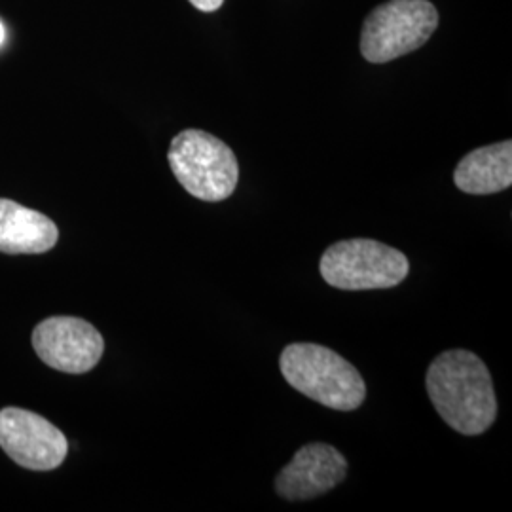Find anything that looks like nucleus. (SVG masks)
Returning <instances> with one entry per match:
<instances>
[{
    "label": "nucleus",
    "instance_id": "1",
    "mask_svg": "<svg viewBox=\"0 0 512 512\" xmlns=\"http://www.w3.org/2000/svg\"><path fill=\"white\" fill-rule=\"evenodd\" d=\"M425 387L437 414L465 437L486 433L497 418L494 382L473 351L450 349L427 368Z\"/></svg>",
    "mask_w": 512,
    "mask_h": 512
},
{
    "label": "nucleus",
    "instance_id": "2",
    "mask_svg": "<svg viewBox=\"0 0 512 512\" xmlns=\"http://www.w3.org/2000/svg\"><path fill=\"white\" fill-rule=\"evenodd\" d=\"M279 368L293 389L330 410L351 412L365 403L366 384L361 372L325 346L291 344L283 349Z\"/></svg>",
    "mask_w": 512,
    "mask_h": 512
},
{
    "label": "nucleus",
    "instance_id": "3",
    "mask_svg": "<svg viewBox=\"0 0 512 512\" xmlns=\"http://www.w3.org/2000/svg\"><path fill=\"white\" fill-rule=\"evenodd\" d=\"M167 160L184 190L202 202H224L239 181L236 154L202 129H184L169 147Z\"/></svg>",
    "mask_w": 512,
    "mask_h": 512
},
{
    "label": "nucleus",
    "instance_id": "4",
    "mask_svg": "<svg viewBox=\"0 0 512 512\" xmlns=\"http://www.w3.org/2000/svg\"><path fill=\"white\" fill-rule=\"evenodd\" d=\"M319 272L340 291H374L401 285L410 272L404 253L376 239H346L321 256Z\"/></svg>",
    "mask_w": 512,
    "mask_h": 512
},
{
    "label": "nucleus",
    "instance_id": "5",
    "mask_svg": "<svg viewBox=\"0 0 512 512\" xmlns=\"http://www.w3.org/2000/svg\"><path fill=\"white\" fill-rule=\"evenodd\" d=\"M437 25L439 12L429 0H389L366 16L361 54L370 63L393 61L421 48Z\"/></svg>",
    "mask_w": 512,
    "mask_h": 512
},
{
    "label": "nucleus",
    "instance_id": "6",
    "mask_svg": "<svg viewBox=\"0 0 512 512\" xmlns=\"http://www.w3.org/2000/svg\"><path fill=\"white\" fill-rule=\"evenodd\" d=\"M33 348L42 363L65 372L86 374L105 353V340L92 323L78 317H50L33 330Z\"/></svg>",
    "mask_w": 512,
    "mask_h": 512
},
{
    "label": "nucleus",
    "instance_id": "7",
    "mask_svg": "<svg viewBox=\"0 0 512 512\" xmlns=\"http://www.w3.org/2000/svg\"><path fill=\"white\" fill-rule=\"evenodd\" d=\"M0 448L31 471H54L69 452L65 435L55 425L21 408L0 410Z\"/></svg>",
    "mask_w": 512,
    "mask_h": 512
},
{
    "label": "nucleus",
    "instance_id": "8",
    "mask_svg": "<svg viewBox=\"0 0 512 512\" xmlns=\"http://www.w3.org/2000/svg\"><path fill=\"white\" fill-rule=\"evenodd\" d=\"M348 476V459L325 442L304 444L275 476V492L287 501L329 494Z\"/></svg>",
    "mask_w": 512,
    "mask_h": 512
},
{
    "label": "nucleus",
    "instance_id": "9",
    "mask_svg": "<svg viewBox=\"0 0 512 512\" xmlns=\"http://www.w3.org/2000/svg\"><path fill=\"white\" fill-rule=\"evenodd\" d=\"M57 239L59 230L50 217L0 198V253L40 255L52 251Z\"/></svg>",
    "mask_w": 512,
    "mask_h": 512
},
{
    "label": "nucleus",
    "instance_id": "10",
    "mask_svg": "<svg viewBox=\"0 0 512 512\" xmlns=\"http://www.w3.org/2000/svg\"><path fill=\"white\" fill-rule=\"evenodd\" d=\"M454 183L461 192L490 196L512 184V143L503 141L469 152L454 171Z\"/></svg>",
    "mask_w": 512,
    "mask_h": 512
},
{
    "label": "nucleus",
    "instance_id": "11",
    "mask_svg": "<svg viewBox=\"0 0 512 512\" xmlns=\"http://www.w3.org/2000/svg\"><path fill=\"white\" fill-rule=\"evenodd\" d=\"M192 6H196L200 12H217L224 0H190Z\"/></svg>",
    "mask_w": 512,
    "mask_h": 512
},
{
    "label": "nucleus",
    "instance_id": "12",
    "mask_svg": "<svg viewBox=\"0 0 512 512\" xmlns=\"http://www.w3.org/2000/svg\"><path fill=\"white\" fill-rule=\"evenodd\" d=\"M4 38H6V31H4V25H2V21H0V44L4 42Z\"/></svg>",
    "mask_w": 512,
    "mask_h": 512
}]
</instances>
